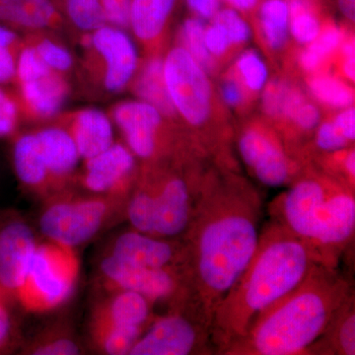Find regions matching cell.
I'll use <instances>...</instances> for the list:
<instances>
[{"mask_svg":"<svg viewBox=\"0 0 355 355\" xmlns=\"http://www.w3.org/2000/svg\"><path fill=\"white\" fill-rule=\"evenodd\" d=\"M261 216L263 200L246 180L232 174L202 175L183 239L191 291L210 322L256 251Z\"/></svg>","mask_w":355,"mask_h":355,"instance_id":"1","label":"cell"},{"mask_svg":"<svg viewBox=\"0 0 355 355\" xmlns=\"http://www.w3.org/2000/svg\"><path fill=\"white\" fill-rule=\"evenodd\" d=\"M317 263L322 261L309 245L277 221L266 223L251 261L214 311V352L224 354L263 310L295 288Z\"/></svg>","mask_w":355,"mask_h":355,"instance_id":"2","label":"cell"},{"mask_svg":"<svg viewBox=\"0 0 355 355\" xmlns=\"http://www.w3.org/2000/svg\"><path fill=\"white\" fill-rule=\"evenodd\" d=\"M352 294L338 268L317 263L295 288L263 310L223 355L310 354Z\"/></svg>","mask_w":355,"mask_h":355,"instance_id":"3","label":"cell"},{"mask_svg":"<svg viewBox=\"0 0 355 355\" xmlns=\"http://www.w3.org/2000/svg\"><path fill=\"white\" fill-rule=\"evenodd\" d=\"M272 220L309 245L324 265L338 268L354 242V191L328 175L305 172L273 200Z\"/></svg>","mask_w":355,"mask_h":355,"instance_id":"4","label":"cell"},{"mask_svg":"<svg viewBox=\"0 0 355 355\" xmlns=\"http://www.w3.org/2000/svg\"><path fill=\"white\" fill-rule=\"evenodd\" d=\"M202 176L153 172L135 184L125 205L135 230L158 238H181L190 224Z\"/></svg>","mask_w":355,"mask_h":355,"instance_id":"5","label":"cell"},{"mask_svg":"<svg viewBox=\"0 0 355 355\" xmlns=\"http://www.w3.org/2000/svg\"><path fill=\"white\" fill-rule=\"evenodd\" d=\"M212 352L211 322L200 303L191 297L172 307L164 316L153 319L130 355L211 354Z\"/></svg>","mask_w":355,"mask_h":355,"instance_id":"6","label":"cell"},{"mask_svg":"<svg viewBox=\"0 0 355 355\" xmlns=\"http://www.w3.org/2000/svg\"><path fill=\"white\" fill-rule=\"evenodd\" d=\"M74 250L53 242L39 243L17 298L31 312H46L64 304L78 279Z\"/></svg>","mask_w":355,"mask_h":355,"instance_id":"7","label":"cell"},{"mask_svg":"<svg viewBox=\"0 0 355 355\" xmlns=\"http://www.w3.org/2000/svg\"><path fill=\"white\" fill-rule=\"evenodd\" d=\"M114 200L97 196L62 198L49 202L39 217V228L48 241L76 249L92 240L113 217Z\"/></svg>","mask_w":355,"mask_h":355,"instance_id":"8","label":"cell"},{"mask_svg":"<svg viewBox=\"0 0 355 355\" xmlns=\"http://www.w3.org/2000/svg\"><path fill=\"white\" fill-rule=\"evenodd\" d=\"M164 76L176 112L191 127H203L212 107L211 86L205 69L180 46L166 57Z\"/></svg>","mask_w":355,"mask_h":355,"instance_id":"9","label":"cell"},{"mask_svg":"<svg viewBox=\"0 0 355 355\" xmlns=\"http://www.w3.org/2000/svg\"><path fill=\"white\" fill-rule=\"evenodd\" d=\"M100 270L116 288L137 292L153 304L158 301H169L174 307L195 297L190 275L181 270L130 265L110 254L102 259Z\"/></svg>","mask_w":355,"mask_h":355,"instance_id":"10","label":"cell"},{"mask_svg":"<svg viewBox=\"0 0 355 355\" xmlns=\"http://www.w3.org/2000/svg\"><path fill=\"white\" fill-rule=\"evenodd\" d=\"M238 148L245 164L263 186H289L301 176L300 165L292 160L272 130L263 125L243 130Z\"/></svg>","mask_w":355,"mask_h":355,"instance_id":"11","label":"cell"},{"mask_svg":"<svg viewBox=\"0 0 355 355\" xmlns=\"http://www.w3.org/2000/svg\"><path fill=\"white\" fill-rule=\"evenodd\" d=\"M38 244L25 217L0 210V294L17 296Z\"/></svg>","mask_w":355,"mask_h":355,"instance_id":"12","label":"cell"},{"mask_svg":"<svg viewBox=\"0 0 355 355\" xmlns=\"http://www.w3.org/2000/svg\"><path fill=\"white\" fill-rule=\"evenodd\" d=\"M110 254L130 265L181 270L190 275L189 251L183 237L158 238L133 229L114 239Z\"/></svg>","mask_w":355,"mask_h":355,"instance_id":"13","label":"cell"},{"mask_svg":"<svg viewBox=\"0 0 355 355\" xmlns=\"http://www.w3.org/2000/svg\"><path fill=\"white\" fill-rule=\"evenodd\" d=\"M135 158L127 146L114 142L102 153L86 160L84 186L98 196L120 200L127 195L130 197L137 174Z\"/></svg>","mask_w":355,"mask_h":355,"instance_id":"14","label":"cell"},{"mask_svg":"<svg viewBox=\"0 0 355 355\" xmlns=\"http://www.w3.org/2000/svg\"><path fill=\"white\" fill-rule=\"evenodd\" d=\"M93 49L104 62L103 83L107 91L121 92L137 70L139 58L132 39L121 28L103 25L91 32Z\"/></svg>","mask_w":355,"mask_h":355,"instance_id":"15","label":"cell"},{"mask_svg":"<svg viewBox=\"0 0 355 355\" xmlns=\"http://www.w3.org/2000/svg\"><path fill=\"white\" fill-rule=\"evenodd\" d=\"M163 114L153 105L141 101H123L112 110V119L125 137L135 157L150 161L159 154V132Z\"/></svg>","mask_w":355,"mask_h":355,"instance_id":"16","label":"cell"},{"mask_svg":"<svg viewBox=\"0 0 355 355\" xmlns=\"http://www.w3.org/2000/svg\"><path fill=\"white\" fill-rule=\"evenodd\" d=\"M35 133L51 182L71 176L81 157L69 130L51 127Z\"/></svg>","mask_w":355,"mask_h":355,"instance_id":"17","label":"cell"},{"mask_svg":"<svg viewBox=\"0 0 355 355\" xmlns=\"http://www.w3.org/2000/svg\"><path fill=\"white\" fill-rule=\"evenodd\" d=\"M69 132L79 155L85 161L102 153L114 142L113 123L101 110L87 108L77 112Z\"/></svg>","mask_w":355,"mask_h":355,"instance_id":"18","label":"cell"},{"mask_svg":"<svg viewBox=\"0 0 355 355\" xmlns=\"http://www.w3.org/2000/svg\"><path fill=\"white\" fill-rule=\"evenodd\" d=\"M153 306L149 299L137 292L119 289L97 308L93 323L146 329L153 320Z\"/></svg>","mask_w":355,"mask_h":355,"instance_id":"19","label":"cell"},{"mask_svg":"<svg viewBox=\"0 0 355 355\" xmlns=\"http://www.w3.org/2000/svg\"><path fill=\"white\" fill-rule=\"evenodd\" d=\"M19 84L21 102L29 113L40 119L53 118L64 106L69 86L58 72Z\"/></svg>","mask_w":355,"mask_h":355,"instance_id":"20","label":"cell"},{"mask_svg":"<svg viewBox=\"0 0 355 355\" xmlns=\"http://www.w3.org/2000/svg\"><path fill=\"white\" fill-rule=\"evenodd\" d=\"M12 163L18 181L26 188L42 191L50 186V176L44 165L36 133H24L15 139Z\"/></svg>","mask_w":355,"mask_h":355,"instance_id":"21","label":"cell"},{"mask_svg":"<svg viewBox=\"0 0 355 355\" xmlns=\"http://www.w3.org/2000/svg\"><path fill=\"white\" fill-rule=\"evenodd\" d=\"M58 15L50 0H0V24L23 29L57 25Z\"/></svg>","mask_w":355,"mask_h":355,"instance_id":"22","label":"cell"},{"mask_svg":"<svg viewBox=\"0 0 355 355\" xmlns=\"http://www.w3.org/2000/svg\"><path fill=\"white\" fill-rule=\"evenodd\" d=\"M355 354L354 293L336 313L326 333L313 345L310 354Z\"/></svg>","mask_w":355,"mask_h":355,"instance_id":"23","label":"cell"},{"mask_svg":"<svg viewBox=\"0 0 355 355\" xmlns=\"http://www.w3.org/2000/svg\"><path fill=\"white\" fill-rule=\"evenodd\" d=\"M176 0H132L130 26L144 43H151L164 30Z\"/></svg>","mask_w":355,"mask_h":355,"instance_id":"24","label":"cell"},{"mask_svg":"<svg viewBox=\"0 0 355 355\" xmlns=\"http://www.w3.org/2000/svg\"><path fill=\"white\" fill-rule=\"evenodd\" d=\"M135 94L141 101L153 105L163 116H172L176 113L164 76V60L159 57L149 58L135 78Z\"/></svg>","mask_w":355,"mask_h":355,"instance_id":"25","label":"cell"},{"mask_svg":"<svg viewBox=\"0 0 355 355\" xmlns=\"http://www.w3.org/2000/svg\"><path fill=\"white\" fill-rule=\"evenodd\" d=\"M146 329L137 327H121L116 324L93 323V338L104 354L110 355L130 354L133 345L139 340Z\"/></svg>","mask_w":355,"mask_h":355,"instance_id":"26","label":"cell"},{"mask_svg":"<svg viewBox=\"0 0 355 355\" xmlns=\"http://www.w3.org/2000/svg\"><path fill=\"white\" fill-rule=\"evenodd\" d=\"M261 24L268 46L272 50H282L288 37V3L284 0H266L261 8Z\"/></svg>","mask_w":355,"mask_h":355,"instance_id":"27","label":"cell"},{"mask_svg":"<svg viewBox=\"0 0 355 355\" xmlns=\"http://www.w3.org/2000/svg\"><path fill=\"white\" fill-rule=\"evenodd\" d=\"M311 94L318 101L335 109L352 107L354 102V90L340 79L330 76H315L308 80Z\"/></svg>","mask_w":355,"mask_h":355,"instance_id":"28","label":"cell"},{"mask_svg":"<svg viewBox=\"0 0 355 355\" xmlns=\"http://www.w3.org/2000/svg\"><path fill=\"white\" fill-rule=\"evenodd\" d=\"M205 27L200 18L187 19L180 30L182 48L205 69L211 73L216 69V58L209 53L205 43Z\"/></svg>","mask_w":355,"mask_h":355,"instance_id":"29","label":"cell"},{"mask_svg":"<svg viewBox=\"0 0 355 355\" xmlns=\"http://www.w3.org/2000/svg\"><path fill=\"white\" fill-rule=\"evenodd\" d=\"M289 30L299 44H309L319 36L321 26L308 0H291Z\"/></svg>","mask_w":355,"mask_h":355,"instance_id":"30","label":"cell"},{"mask_svg":"<svg viewBox=\"0 0 355 355\" xmlns=\"http://www.w3.org/2000/svg\"><path fill=\"white\" fill-rule=\"evenodd\" d=\"M69 19L78 29L93 32L106 24L101 0H67Z\"/></svg>","mask_w":355,"mask_h":355,"instance_id":"31","label":"cell"},{"mask_svg":"<svg viewBox=\"0 0 355 355\" xmlns=\"http://www.w3.org/2000/svg\"><path fill=\"white\" fill-rule=\"evenodd\" d=\"M238 80L244 88L252 92H259L268 79V69L259 53L254 50L244 51L236 62Z\"/></svg>","mask_w":355,"mask_h":355,"instance_id":"32","label":"cell"},{"mask_svg":"<svg viewBox=\"0 0 355 355\" xmlns=\"http://www.w3.org/2000/svg\"><path fill=\"white\" fill-rule=\"evenodd\" d=\"M18 36L14 29L0 24V85L16 78Z\"/></svg>","mask_w":355,"mask_h":355,"instance_id":"33","label":"cell"},{"mask_svg":"<svg viewBox=\"0 0 355 355\" xmlns=\"http://www.w3.org/2000/svg\"><path fill=\"white\" fill-rule=\"evenodd\" d=\"M44 64L55 72H65L73 64L71 53L67 49L49 39H43L35 46Z\"/></svg>","mask_w":355,"mask_h":355,"instance_id":"34","label":"cell"},{"mask_svg":"<svg viewBox=\"0 0 355 355\" xmlns=\"http://www.w3.org/2000/svg\"><path fill=\"white\" fill-rule=\"evenodd\" d=\"M53 71L40 58L34 46H24L19 51L17 58L16 80L18 83H28Z\"/></svg>","mask_w":355,"mask_h":355,"instance_id":"35","label":"cell"},{"mask_svg":"<svg viewBox=\"0 0 355 355\" xmlns=\"http://www.w3.org/2000/svg\"><path fill=\"white\" fill-rule=\"evenodd\" d=\"M29 354L35 355H76L83 352L79 343L65 336H49L33 343Z\"/></svg>","mask_w":355,"mask_h":355,"instance_id":"36","label":"cell"},{"mask_svg":"<svg viewBox=\"0 0 355 355\" xmlns=\"http://www.w3.org/2000/svg\"><path fill=\"white\" fill-rule=\"evenodd\" d=\"M214 19V23L220 25L225 30L233 44H245L251 37L249 26L233 9L219 10Z\"/></svg>","mask_w":355,"mask_h":355,"instance_id":"37","label":"cell"},{"mask_svg":"<svg viewBox=\"0 0 355 355\" xmlns=\"http://www.w3.org/2000/svg\"><path fill=\"white\" fill-rule=\"evenodd\" d=\"M343 41L342 30L335 25H328L321 30L312 43L308 44L307 49L324 64L327 58L340 48Z\"/></svg>","mask_w":355,"mask_h":355,"instance_id":"38","label":"cell"},{"mask_svg":"<svg viewBox=\"0 0 355 355\" xmlns=\"http://www.w3.org/2000/svg\"><path fill=\"white\" fill-rule=\"evenodd\" d=\"M19 105L17 100L0 85V139L10 137L17 128Z\"/></svg>","mask_w":355,"mask_h":355,"instance_id":"39","label":"cell"},{"mask_svg":"<svg viewBox=\"0 0 355 355\" xmlns=\"http://www.w3.org/2000/svg\"><path fill=\"white\" fill-rule=\"evenodd\" d=\"M291 84L284 80H272L266 86L263 95V109L266 116L279 121L282 107Z\"/></svg>","mask_w":355,"mask_h":355,"instance_id":"40","label":"cell"},{"mask_svg":"<svg viewBox=\"0 0 355 355\" xmlns=\"http://www.w3.org/2000/svg\"><path fill=\"white\" fill-rule=\"evenodd\" d=\"M352 142L343 137L334 121H324L316 133V146L323 153H334L349 148Z\"/></svg>","mask_w":355,"mask_h":355,"instance_id":"41","label":"cell"},{"mask_svg":"<svg viewBox=\"0 0 355 355\" xmlns=\"http://www.w3.org/2000/svg\"><path fill=\"white\" fill-rule=\"evenodd\" d=\"M130 3L132 0H101L106 23L121 29L130 26Z\"/></svg>","mask_w":355,"mask_h":355,"instance_id":"42","label":"cell"},{"mask_svg":"<svg viewBox=\"0 0 355 355\" xmlns=\"http://www.w3.org/2000/svg\"><path fill=\"white\" fill-rule=\"evenodd\" d=\"M205 43L214 58L222 57L232 46V42L220 25L214 23L205 29Z\"/></svg>","mask_w":355,"mask_h":355,"instance_id":"43","label":"cell"},{"mask_svg":"<svg viewBox=\"0 0 355 355\" xmlns=\"http://www.w3.org/2000/svg\"><path fill=\"white\" fill-rule=\"evenodd\" d=\"M320 119L319 109L307 99L296 112L291 123L300 132H309L319 125Z\"/></svg>","mask_w":355,"mask_h":355,"instance_id":"44","label":"cell"},{"mask_svg":"<svg viewBox=\"0 0 355 355\" xmlns=\"http://www.w3.org/2000/svg\"><path fill=\"white\" fill-rule=\"evenodd\" d=\"M221 94L229 106H240L245 100L244 86L238 80L237 77H228L222 84Z\"/></svg>","mask_w":355,"mask_h":355,"instance_id":"45","label":"cell"},{"mask_svg":"<svg viewBox=\"0 0 355 355\" xmlns=\"http://www.w3.org/2000/svg\"><path fill=\"white\" fill-rule=\"evenodd\" d=\"M336 127L343 133L349 142H354L355 139V111L354 108L349 107L343 110L342 113L336 114L334 119Z\"/></svg>","mask_w":355,"mask_h":355,"instance_id":"46","label":"cell"},{"mask_svg":"<svg viewBox=\"0 0 355 355\" xmlns=\"http://www.w3.org/2000/svg\"><path fill=\"white\" fill-rule=\"evenodd\" d=\"M193 13L202 19H212L219 11L220 0H186Z\"/></svg>","mask_w":355,"mask_h":355,"instance_id":"47","label":"cell"},{"mask_svg":"<svg viewBox=\"0 0 355 355\" xmlns=\"http://www.w3.org/2000/svg\"><path fill=\"white\" fill-rule=\"evenodd\" d=\"M2 294H0V350L6 347L10 342L13 331L12 320L7 310L6 304L2 301Z\"/></svg>","mask_w":355,"mask_h":355,"instance_id":"48","label":"cell"},{"mask_svg":"<svg viewBox=\"0 0 355 355\" xmlns=\"http://www.w3.org/2000/svg\"><path fill=\"white\" fill-rule=\"evenodd\" d=\"M343 76L347 77L349 80L354 83L355 79V64H354V55H349V57H343Z\"/></svg>","mask_w":355,"mask_h":355,"instance_id":"49","label":"cell"},{"mask_svg":"<svg viewBox=\"0 0 355 355\" xmlns=\"http://www.w3.org/2000/svg\"><path fill=\"white\" fill-rule=\"evenodd\" d=\"M338 6L347 19L354 21L355 0H338Z\"/></svg>","mask_w":355,"mask_h":355,"instance_id":"50","label":"cell"},{"mask_svg":"<svg viewBox=\"0 0 355 355\" xmlns=\"http://www.w3.org/2000/svg\"><path fill=\"white\" fill-rule=\"evenodd\" d=\"M231 6L239 11L253 10L259 0H226Z\"/></svg>","mask_w":355,"mask_h":355,"instance_id":"51","label":"cell"}]
</instances>
